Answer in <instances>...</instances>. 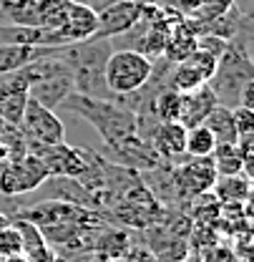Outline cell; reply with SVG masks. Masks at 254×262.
<instances>
[{
	"label": "cell",
	"instance_id": "1",
	"mask_svg": "<svg viewBox=\"0 0 254 262\" xmlns=\"http://www.w3.org/2000/svg\"><path fill=\"white\" fill-rule=\"evenodd\" d=\"M58 108L65 111V114H76L83 121H88L98 131V136L103 139V144L108 146V151L121 146L131 136H138L136 114L119 96L94 98V96H83V94L73 91V94L65 96V101Z\"/></svg>",
	"mask_w": 254,
	"mask_h": 262
},
{
	"label": "cell",
	"instance_id": "2",
	"mask_svg": "<svg viewBox=\"0 0 254 262\" xmlns=\"http://www.w3.org/2000/svg\"><path fill=\"white\" fill-rule=\"evenodd\" d=\"M113 51L111 38L108 40H83L73 46H61L58 56L65 61L71 76H73V89L76 94L94 98H113L106 89V61Z\"/></svg>",
	"mask_w": 254,
	"mask_h": 262
},
{
	"label": "cell",
	"instance_id": "3",
	"mask_svg": "<svg viewBox=\"0 0 254 262\" xmlns=\"http://www.w3.org/2000/svg\"><path fill=\"white\" fill-rule=\"evenodd\" d=\"M252 53H249V43L242 40H229L226 51L217 61V71L209 78V89L214 91V96L219 101V106L234 108L239 106V94L244 89L247 81H252Z\"/></svg>",
	"mask_w": 254,
	"mask_h": 262
},
{
	"label": "cell",
	"instance_id": "4",
	"mask_svg": "<svg viewBox=\"0 0 254 262\" xmlns=\"http://www.w3.org/2000/svg\"><path fill=\"white\" fill-rule=\"evenodd\" d=\"M151 71H154V61H149L138 51L113 48L106 61V71H103L106 89L111 91V96H128L149 81Z\"/></svg>",
	"mask_w": 254,
	"mask_h": 262
},
{
	"label": "cell",
	"instance_id": "5",
	"mask_svg": "<svg viewBox=\"0 0 254 262\" xmlns=\"http://www.w3.org/2000/svg\"><path fill=\"white\" fill-rule=\"evenodd\" d=\"M18 131H20L28 151L38 149V146H51V144L65 141V126L61 121V116H58V111L38 103L31 96H28V103H26L23 119L18 124Z\"/></svg>",
	"mask_w": 254,
	"mask_h": 262
},
{
	"label": "cell",
	"instance_id": "6",
	"mask_svg": "<svg viewBox=\"0 0 254 262\" xmlns=\"http://www.w3.org/2000/svg\"><path fill=\"white\" fill-rule=\"evenodd\" d=\"M98 31V13L86 3H76L68 0V10H65L63 23L56 31H45L43 46L48 48H61V46H73V43H83V40H94Z\"/></svg>",
	"mask_w": 254,
	"mask_h": 262
},
{
	"label": "cell",
	"instance_id": "7",
	"mask_svg": "<svg viewBox=\"0 0 254 262\" xmlns=\"http://www.w3.org/2000/svg\"><path fill=\"white\" fill-rule=\"evenodd\" d=\"M48 169L33 151H26L15 159L5 164V169L0 171V194L5 196H23L35 192L45 179H48Z\"/></svg>",
	"mask_w": 254,
	"mask_h": 262
},
{
	"label": "cell",
	"instance_id": "8",
	"mask_svg": "<svg viewBox=\"0 0 254 262\" xmlns=\"http://www.w3.org/2000/svg\"><path fill=\"white\" fill-rule=\"evenodd\" d=\"M33 154L45 164L51 177H68V179H78L88 171L94 151L83 149V146H71L68 141H58L51 146H38L33 149Z\"/></svg>",
	"mask_w": 254,
	"mask_h": 262
},
{
	"label": "cell",
	"instance_id": "9",
	"mask_svg": "<svg viewBox=\"0 0 254 262\" xmlns=\"http://www.w3.org/2000/svg\"><path fill=\"white\" fill-rule=\"evenodd\" d=\"M171 174H174V182L181 196L206 194L217 182V169H214L212 157H189V162L171 169Z\"/></svg>",
	"mask_w": 254,
	"mask_h": 262
},
{
	"label": "cell",
	"instance_id": "10",
	"mask_svg": "<svg viewBox=\"0 0 254 262\" xmlns=\"http://www.w3.org/2000/svg\"><path fill=\"white\" fill-rule=\"evenodd\" d=\"M98 13V31L94 40H108V38H119L126 31H131L141 15V3L133 0H111L108 5H103Z\"/></svg>",
	"mask_w": 254,
	"mask_h": 262
},
{
	"label": "cell",
	"instance_id": "11",
	"mask_svg": "<svg viewBox=\"0 0 254 262\" xmlns=\"http://www.w3.org/2000/svg\"><path fill=\"white\" fill-rule=\"evenodd\" d=\"M28 103V81L18 71L0 76V121L8 126H18Z\"/></svg>",
	"mask_w": 254,
	"mask_h": 262
},
{
	"label": "cell",
	"instance_id": "12",
	"mask_svg": "<svg viewBox=\"0 0 254 262\" xmlns=\"http://www.w3.org/2000/svg\"><path fill=\"white\" fill-rule=\"evenodd\" d=\"M151 149L159 154L161 162H174L184 154V144H187V129L179 121H159L156 129L149 136Z\"/></svg>",
	"mask_w": 254,
	"mask_h": 262
},
{
	"label": "cell",
	"instance_id": "13",
	"mask_svg": "<svg viewBox=\"0 0 254 262\" xmlns=\"http://www.w3.org/2000/svg\"><path fill=\"white\" fill-rule=\"evenodd\" d=\"M219 106V101L214 96V91L204 83L199 86L196 91H189L181 96V114H179V124L184 129H191V126H199L204 124V119L212 114V108Z\"/></svg>",
	"mask_w": 254,
	"mask_h": 262
},
{
	"label": "cell",
	"instance_id": "14",
	"mask_svg": "<svg viewBox=\"0 0 254 262\" xmlns=\"http://www.w3.org/2000/svg\"><path fill=\"white\" fill-rule=\"evenodd\" d=\"M196 51V35L187 23V18H179L169 26V35H166V46H164V56L169 63H181L184 58H189Z\"/></svg>",
	"mask_w": 254,
	"mask_h": 262
},
{
	"label": "cell",
	"instance_id": "15",
	"mask_svg": "<svg viewBox=\"0 0 254 262\" xmlns=\"http://www.w3.org/2000/svg\"><path fill=\"white\" fill-rule=\"evenodd\" d=\"M56 53V48L48 46H13V43H0V76L3 73H13L23 66L33 63L43 56Z\"/></svg>",
	"mask_w": 254,
	"mask_h": 262
},
{
	"label": "cell",
	"instance_id": "16",
	"mask_svg": "<svg viewBox=\"0 0 254 262\" xmlns=\"http://www.w3.org/2000/svg\"><path fill=\"white\" fill-rule=\"evenodd\" d=\"M131 247V234L126 229L119 227H106L98 232V237L94 239V252L96 257H108V260H121L126 255V250Z\"/></svg>",
	"mask_w": 254,
	"mask_h": 262
},
{
	"label": "cell",
	"instance_id": "17",
	"mask_svg": "<svg viewBox=\"0 0 254 262\" xmlns=\"http://www.w3.org/2000/svg\"><path fill=\"white\" fill-rule=\"evenodd\" d=\"M252 177L247 174H229V177H217L214 182V196L224 204H247L252 194Z\"/></svg>",
	"mask_w": 254,
	"mask_h": 262
},
{
	"label": "cell",
	"instance_id": "18",
	"mask_svg": "<svg viewBox=\"0 0 254 262\" xmlns=\"http://www.w3.org/2000/svg\"><path fill=\"white\" fill-rule=\"evenodd\" d=\"M204 126L212 131V136H214L217 144H237L239 141L232 108H226V106H214L212 114L204 119Z\"/></svg>",
	"mask_w": 254,
	"mask_h": 262
},
{
	"label": "cell",
	"instance_id": "19",
	"mask_svg": "<svg viewBox=\"0 0 254 262\" xmlns=\"http://www.w3.org/2000/svg\"><path fill=\"white\" fill-rule=\"evenodd\" d=\"M0 26L35 28V0H0Z\"/></svg>",
	"mask_w": 254,
	"mask_h": 262
},
{
	"label": "cell",
	"instance_id": "20",
	"mask_svg": "<svg viewBox=\"0 0 254 262\" xmlns=\"http://www.w3.org/2000/svg\"><path fill=\"white\" fill-rule=\"evenodd\" d=\"M68 0H35V28L56 31L65 18Z\"/></svg>",
	"mask_w": 254,
	"mask_h": 262
},
{
	"label": "cell",
	"instance_id": "21",
	"mask_svg": "<svg viewBox=\"0 0 254 262\" xmlns=\"http://www.w3.org/2000/svg\"><path fill=\"white\" fill-rule=\"evenodd\" d=\"M212 162L217 169V177H229V174H244V162L237 149V144H217L212 151Z\"/></svg>",
	"mask_w": 254,
	"mask_h": 262
},
{
	"label": "cell",
	"instance_id": "22",
	"mask_svg": "<svg viewBox=\"0 0 254 262\" xmlns=\"http://www.w3.org/2000/svg\"><path fill=\"white\" fill-rule=\"evenodd\" d=\"M204 83H206V78H204L194 66L187 63V61L171 66V73H169V89H174V91H179V94H189V91H196V89L204 86Z\"/></svg>",
	"mask_w": 254,
	"mask_h": 262
},
{
	"label": "cell",
	"instance_id": "23",
	"mask_svg": "<svg viewBox=\"0 0 254 262\" xmlns=\"http://www.w3.org/2000/svg\"><path fill=\"white\" fill-rule=\"evenodd\" d=\"M217 149V141L212 136V131L204 124L187 129V144H184V154L187 157H212V151Z\"/></svg>",
	"mask_w": 254,
	"mask_h": 262
},
{
	"label": "cell",
	"instance_id": "24",
	"mask_svg": "<svg viewBox=\"0 0 254 262\" xmlns=\"http://www.w3.org/2000/svg\"><path fill=\"white\" fill-rule=\"evenodd\" d=\"M181 96L179 91L174 89H161L159 94L154 96V116L156 121H179V114H181Z\"/></svg>",
	"mask_w": 254,
	"mask_h": 262
},
{
	"label": "cell",
	"instance_id": "25",
	"mask_svg": "<svg viewBox=\"0 0 254 262\" xmlns=\"http://www.w3.org/2000/svg\"><path fill=\"white\" fill-rule=\"evenodd\" d=\"M13 255H23V242L18 227L10 222L8 227L0 229V257H13Z\"/></svg>",
	"mask_w": 254,
	"mask_h": 262
},
{
	"label": "cell",
	"instance_id": "26",
	"mask_svg": "<svg viewBox=\"0 0 254 262\" xmlns=\"http://www.w3.org/2000/svg\"><path fill=\"white\" fill-rule=\"evenodd\" d=\"M189 66H194L204 78H206V83H209V78L214 76V71H217V56H212V53H206V51H201V48H196L194 53H191L189 58H184Z\"/></svg>",
	"mask_w": 254,
	"mask_h": 262
},
{
	"label": "cell",
	"instance_id": "27",
	"mask_svg": "<svg viewBox=\"0 0 254 262\" xmlns=\"http://www.w3.org/2000/svg\"><path fill=\"white\" fill-rule=\"evenodd\" d=\"M232 116H234V126H237L239 139L252 136L254 134V108H247V106H234V108H232Z\"/></svg>",
	"mask_w": 254,
	"mask_h": 262
},
{
	"label": "cell",
	"instance_id": "28",
	"mask_svg": "<svg viewBox=\"0 0 254 262\" xmlns=\"http://www.w3.org/2000/svg\"><path fill=\"white\" fill-rule=\"evenodd\" d=\"M121 262H156V255H154V250H149L144 245H131L126 255L121 257Z\"/></svg>",
	"mask_w": 254,
	"mask_h": 262
},
{
	"label": "cell",
	"instance_id": "29",
	"mask_svg": "<svg viewBox=\"0 0 254 262\" xmlns=\"http://www.w3.org/2000/svg\"><path fill=\"white\" fill-rule=\"evenodd\" d=\"M0 262H31L26 255H13V257H0Z\"/></svg>",
	"mask_w": 254,
	"mask_h": 262
},
{
	"label": "cell",
	"instance_id": "30",
	"mask_svg": "<svg viewBox=\"0 0 254 262\" xmlns=\"http://www.w3.org/2000/svg\"><path fill=\"white\" fill-rule=\"evenodd\" d=\"M10 222H13V220H10V217H8L5 212H0V229H3V227H8Z\"/></svg>",
	"mask_w": 254,
	"mask_h": 262
},
{
	"label": "cell",
	"instance_id": "31",
	"mask_svg": "<svg viewBox=\"0 0 254 262\" xmlns=\"http://www.w3.org/2000/svg\"><path fill=\"white\" fill-rule=\"evenodd\" d=\"M88 262H121V260H108V257H96V255H91Z\"/></svg>",
	"mask_w": 254,
	"mask_h": 262
},
{
	"label": "cell",
	"instance_id": "32",
	"mask_svg": "<svg viewBox=\"0 0 254 262\" xmlns=\"http://www.w3.org/2000/svg\"><path fill=\"white\" fill-rule=\"evenodd\" d=\"M133 3H156V0H133Z\"/></svg>",
	"mask_w": 254,
	"mask_h": 262
},
{
	"label": "cell",
	"instance_id": "33",
	"mask_svg": "<svg viewBox=\"0 0 254 262\" xmlns=\"http://www.w3.org/2000/svg\"><path fill=\"white\" fill-rule=\"evenodd\" d=\"M3 126H5V124H3V121H0V131H3Z\"/></svg>",
	"mask_w": 254,
	"mask_h": 262
}]
</instances>
